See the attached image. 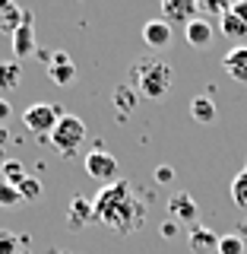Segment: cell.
Returning <instances> with one entry per match:
<instances>
[{"label":"cell","instance_id":"obj_10","mask_svg":"<svg viewBox=\"0 0 247 254\" xmlns=\"http://www.w3.org/2000/svg\"><path fill=\"white\" fill-rule=\"evenodd\" d=\"M222 67H225V73L238 79V83H247V45H238L232 51L225 54V61H222Z\"/></svg>","mask_w":247,"mask_h":254},{"label":"cell","instance_id":"obj_20","mask_svg":"<svg viewBox=\"0 0 247 254\" xmlns=\"http://www.w3.org/2000/svg\"><path fill=\"white\" fill-rule=\"evenodd\" d=\"M222 35H228V38H244V35H247V26L238 19L232 10L222 13Z\"/></svg>","mask_w":247,"mask_h":254},{"label":"cell","instance_id":"obj_23","mask_svg":"<svg viewBox=\"0 0 247 254\" xmlns=\"http://www.w3.org/2000/svg\"><path fill=\"white\" fill-rule=\"evenodd\" d=\"M114 102H117L121 111H133V108H137V92H133L130 86H117V89H114Z\"/></svg>","mask_w":247,"mask_h":254},{"label":"cell","instance_id":"obj_4","mask_svg":"<svg viewBox=\"0 0 247 254\" xmlns=\"http://www.w3.org/2000/svg\"><path fill=\"white\" fill-rule=\"evenodd\" d=\"M60 118H63V111H60V108L48 105V102H38V105L26 108V115H22V124H26L32 133H38V137H45V133L51 137L54 124H57Z\"/></svg>","mask_w":247,"mask_h":254},{"label":"cell","instance_id":"obj_26","mask_svg":"<svg viewBox=\"0 0 247 254\" xmlns=\"http://www.w3.org/2000/svg\"><path fill=\"white\" fill-rule=\"evenodd\" d=\"M171 178H174V172L168 169V165H158V169H155V181H158V185H168Z\"/></svg>","mask_w":247,"mask_h":254},{"label":"cell","instance_id":"obj_25","mask_svg":"<svg viewBox=\"0 0 247 254\" xmlns=\"http://www.w3.org/2000/svg\"><path fill=\"white\" fill-rule=\"evenodd\" d=\"M19 238H16L10 229H0V254H19Z\"/></svg>","mask_w":247,"mask_h":254},{"label":"cell","instance_id":"obj_28","mask_svg":"<svg viewBox=\"0 0 247 254\" xmlns=\"http://www.w3.org/2000/svg\"><path fill=\"white\" fill-rule=\"evenodd\" d=\"M200 10H203V13H228V6H225V3H216V0H209V3H200Z\"/></svg>","mask_w":247,"mask_h":254},{"label":"cell","instance_id":"obj_2","mask_svg":"<svg viewBox=\"0 0 247 254\" xmlns=\"http://www.w3.org/2000/svg\"><path fill=\"white\" fill-rule=\"evenodd\" d=\"M130 79L137 83V89L146 95V99H165L171 89V67L158 58H140L137 64L130 67Z\"/></svg>","mask_w":247,"mask_h":254},{"label":"cell","instance_id":"obj_13","mask_svg":"<svg viewBox=\"0 0 247 254\" xmlns=\"http://www.w3.org/2000/svg\"><path fill=\"white\" fill-rule=\"evenodd\" d=\"M48 76H51L57 86H70V83H73V76H76L73 61H70L63 51H57V54H54V61H51V67H48Z\"/></svg>","mask_w":247,"mask_h":254},{"label":"cell","instance_id":"obj_33","mask_svg":"<svg viewBox=\"0 0 247 254\" xmlns=\"http://www.w3.org/2000/svg\"><path fill=\"white\" fill-rule=\"evenodd\" d=\"M244 172H247V165H244Z\"/></svg>","mask_w":247,"mask_h":254},{"label":"cell","instance_id":"obj_7","mask_svg":"<svg viewBox=\"0 0 247 254\" xmlns=\"http://www.w3.org/2000/svg\"><path fill=\"white\" fill-rule=\"evenodd\" d=\"M10 42H13V54H16V58H29V54L38 51V48H35V26H32V13L22 16V26L10 35Z\"/></svg>","mask_w":247,"mask_h":254},{"label":"cell","instance_id":"obj_11","mask_svg":"<svg viewBox=\"0 0 247 254\" xmlns=\"http://www.w3.org/2000/svg\"><path fill=\"white\" fill-rule=\"evenodd\" d=\"M95 213H92V200H86V197H73L70 200V213H67V226L79 232V229L86 226V222H92Z\"/></svg>","mask_w":247,"mask_h":254},{"label":"cell","instance_id":"obj_30","mask_svg":"<svg viewBox=\"0 0 247 254\" xmlns=\"http://www.w3.org/2000/svg\"><path fill=\"white\" fill-rule=\"evenodd\" d=\"M6 118H10V102L0 99V124H6Z\"/></svg>","mask_w":247,"mask_h":254},{"label":"cell","instance_id":"obj_29","mask_svg":"<svg viewBox=\"0 0 247 254\" xmlns=\"http://www.w3.org/2000/svg\"><path fill=\"white\" fill-rule=\"evenodd\" d=\"M162 235H165V238H174V235H178V222H174V219L162 222Z\"/></svg>","mask_w":247,"mask_h":254},{"label":"cell","instance_id":"obj_19","mask_svg":"<svg viewBox=\"0 0 247 254\" xmlns=\"http://www.w3.org/2000/svg\"><path fill=\"white\" fill-rule=\"evenodd\" d=\"M26 175V169H22L19 159H3V165H0V181H6V185H19V178Z\"/></svg>","mask_w":247,"mask_h":254},{"label":"cell","instance_id":"obj_31","mask_svg":"<svg viewBox=\"0 0 247 254\" xmlns=\"http://www.w3.org/2000/svg\"><path fill=\"white\" fill-rule=\"evenodd\" d=\"M0 143H6V127H0Z\"/></svg>","mask_w":247,"mask_h":254},{"label":"cell","instance_id":"obj_8","mask_svg":"<svg viewBox=\"0 0 247 254\" xmlns=\"http://www.w3.org/2000/svg\"><path fill=\"white\" fill-rule=\"evenodd\" d=\"M143 42L149 48H155V51L168 48L171 45V26L165 19H149L146 26H143Z\"/></svg>","mask_w":247,"mask_h":254},{"label":"cell","instance_id":"obj_12","mask_svg":"<svg viewBox=\"0 0 247 254\" xmlns=\"http://www.w3.org/2000/svg\"><path fill=\"white\" fill-rule=\"evenodd\" d=\"M184 38H187L190 48H206V45L212 42V22L197 16L194 22H187V26H184Z\"/></svg>","mask_w":247,"mask_h":254},{"label":"cell","instance_id":"obj_22","mask_svg":"<svg viewBox=\"0 0 247 254\" xmlns=\"http://www.w3.org/2000/svg\"><path fill=\"white\" fill-rule=\"evenodd\" d=\"M216 254H244V238L241 235H222Z\"/></svg>","mask_w":247,"mask_h":254},{"label":"cell","instance_id":"obj_9","mask_svg":"<svg viewBox=\"0 0 247 254\" xmlns=\"http://www.w3.org/2000/svg\"><path fill=\"white\" fill-rule=\"evenodd\" d=\"M187 245H190V251H194V254H216L219 235L212 232V229H206V226H194V229H190V235H187Z\"/></svg>","mask_w":247,"mask_h":254},{"label":"cell","instance_id":"obj_3","mask_svg":"<svg viewBox=\"0 0 247 254\" xmlns=\"http://www.w3.org/2000/svg\"><path fill=\"white\" fill-rule=\"evenodd\" d=\"M51 146L57 149L60 156H76V149H79V143L86 140V124H83V118H76V115H63L57 124H54V130H51Z\"/></svg>","mask_w":247,"mask_h":254},{"label":"cell","instance_id":"obj_24","mask_svg":"<svg viewBox=\"0 0 247 254\" xmlns=\"http://www.w3.org/2000/svg\"><path fill=\"white\" fill-rule=\"evenodd\" d=\"M19 203H22L19 190L13 185H6V181H0V206H19Z\"/></svg>","mask_w":247,"mask_h":254},{"label":"cell","instance_id":"obj_15","mask_svg":"<svg viewBox=\"0 0 247 254\" xmlns=\"http://www.w3.org/2000/svg\"><path fill=\"white\" fill-rule=\"evenodd\" d=\"M190 118H194L197 124H212L216 121V102H212L209 95H197V99L190 102Z\"/></svg>","mask_w":247,"mask_h":254},{"label":"cell","instance_id":"obj_6","mask_svg":"<svg viewBox=\"0 0 247 254\" xmlns=\"http://www.w3.org/2000/svg\"><path fill=\"white\" fill-rule=\"evenodd\" d=\"M197 10L200 6L194 0H162V19L168 26H187V22H194Z\"/></svg>","mask_w":247,"mask_h":254},{"label":"cell","instance_id":"obj_21","mask_svg":"<svg viewBox=\"0 0 247 254\" xmlns=\"http://www.w3.org/2000/svg\"><path fill=\"white\" fill-rule=\"evenodd\" d=\"M232 200H235V206L247 210V172H241V175L232 181Z\"/></svg>","mask_w":247,"mask_h":254},{"label":"cell","instance_id":"obj_5","mask_svg":"<svg viewBox=\"0 0 247 254\" xmlns=\"http://www.w3.org/2000/svg\"><path fill=\"white\" fill-rule=\"evenodd\" d=\"M86 172H89V178L101 181V188L114 185V181H117V159L111 156L108 149L95 146L92 153H86Z\"/></svg>","mask_w":247,"mask_h":254},{"label":"cell","instance_id":"obj_18","mask_svg":"<svg viewBox=\"0 0 247 254\" xmlns=\"http://www.w3.org/2000/svg\"><path fill=\"white\" fill-rule=\"evenodd\" d=\"M16 190H19V197H22V203L26 200H38V197H42V181L35 178V175H22L19 178V185H16Z\"/></svg>","mask_w":247,"mask_h":254},{"label":"cell","instance_id":"obj_17","mask_svg":"<svg viewBox=\"0 0 247 254\" xmlns=\"http://www.w3.org/2000/svg\"><path fill=\"white\" fill-rule=\"evenodd\" d=\"M22 83V67L16 61H3L0 64V92H13Z\"/></svg>","mask_w":247,"mask_h":254},{"label":"cell","instance_id":"obj_32","mask_svg":"<svg viewBox=\"0 0 247 254\" xmlns=\"http://www.w3.org/2000/svg\"><path fill=\"white\" fill-rule=\"evenodd\" d=\"M244 235H247V219L241 222V238H244Z\"/></svg>","mask_w":247,"mask_h":254},{"label":"cell","instance_id":"obj_27","mask_svg":"<svg viewBox=\"0 0 247 254\" xmlns=\"http://www.w3.org/2000/svg\"><path fill=\"white\" fill-rule=\"evenodd\" d=\"M228 10H232V13L238 16V19H241L244 26H247V3H244V0H238V3H232V6H228Z\"/></svg>","mask_w":247,"mask_h":254},{"label":"cell","instance_id":"obj_16","mask_svg":"<svg viewBox=\"0 0 247 254\" xmlns=\"http://www.w3.org/2000/svg\"><path fill=\"white\" fill-rule=\"evenodd\" d=\"M22 16H26V10H19L16 3H6V0H0V29H3L6 35H13V32L22 26Z\"/></svg>","mask_w":247,"mask_h":254},{"label":"cell","instance_id":"obj_1","mask_svg":"<svg viewBox=\"0 0 247 254\" xmlns=\"http://www.w3.org/2000/svg\"><path fill=\"white\" fill-rule=\"evenodd\" d=\"M92 213H95V219L105 222L111 232H117V235L137 232V229L143 226V219H146L143 203H137L130 185L121 181V178H117L114 185H105L99 194L92 197Z\"/></svg>","mask_w":247,"mask_h":254},{"label":"cell","instance_id":"obj_14","mask_svg":"<svg viewBox=\"0 0 247 254\" xmlns=\"http://www.w3.org/2000/svg\"><path fill=\"white\" fill-rule=\"evenodd\" d=\"M168 213H171V219L174 222H194L197 219V203H194V197L190 194H184V190H181V194H174L171 200H168Z\"/></svg>","mask_w":247,"mask_h":254}]
</instances>
